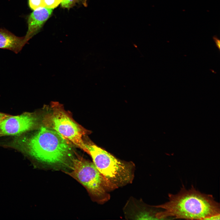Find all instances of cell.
Returning <instances> with one entry per match:
<instances>
[{"label": "cell", "instance_id": "4", "mask_svg": "<svg viewBox=\"0 0 220 220\" xmlns=\"http://www.w3.org/2000/svg\"><path fill=\"white\" fill-rule=\"evenodd\" d=\"M71 159V170L65 173L85 187L93 201L101 204L108 201L109 193L116 187L102 175L93 162L81 156Z\"/></svg>", "mask_w": 220, "mask_h": 220}, {"label": "cell", "instance_id": "2", "mask_svg": "<svg viewBox=\"0 0 220 220\" xmlns=\"http://www.w3.org/2000/svg\"><path fill=\"white\" fill-rule=\"evenodd\" d=\"M13 144L48 165H63L71 157V148L66 139L55 130L45 126L32 135L17 138Z\"/></svg>", "mask_w": 220, "mask_h": 220}, {"label": "cell", "instance_id": "3", "mask_svg": "<svg viewBox=\"0 0 220 220\" xmlns=\"http://www.w3.org/2000/svg\"><path fill=\"white\" fill-rule=\"evenodd\" d=\"M86 152L102 175L116 188L131 183L134 176L135 166L132 162L119 159L95 144H85Z\"/></svg>", "mask_w": 220, "mask_h": 220}, {"label": "cell", "instance_id": "13", "mask_svg": "<svg viewBox=\"0 0 220 220\" xmlns=\"http://www.w3.org/2000/svg\"><path fill=\"white\" fill-rule=\"evenodd\" d=\"M9 115L0 112V122Z\"/></svg>", "mask_w": 220, "mask_h": 220}, {"label": "cell", "instance_id": "10", "mask_svg": "<svg viewBox=\"0 0 220 220\" xmlns=\"http://www.w3.org/2000/svg\"><path fill=\"white\" fill-rule=\"evenodd\" d=\"M62 0H44L45 7L53 9L56 7Z\"/></svg>", "mask_w": 220, "mask_h": 220}, {"label": "cell", "instance_id": "12", "mask_svg": "<svg viewBox=\"0 0 220 220\" xmlns=\"http://www.w3.org/2000/svg\"><path fill=\"white\" fill-rule=\"evenodd\" d=\"M212 38L214 41L216 46L218 48L219 51H220V40L219 39L216 35L214 36Z\"/></svg>", "mask_w": 220, "mask_h": 220}, {"label": "cell", "instance_id": "7", "mask_svg": "<svg viewBox=\"0 0 220 220\" xmlns=\"http://www.w3.org/2000/svg\"><path fill=\"white\" fill-rule=\"evenodd\" d=\"M52 12V9L43 7L34 10L30 14L28 20V30L24 36L26 44L39 31Z\"/></svg>", "mask_w": 220, "mask_h": 220}, {"label": "cell", "instance_id": "11", "mask_svg": "<svg viewBox=\"0 0 220 220\" xmlns=\"http://www.w3.org/2000/svg\"><path fill=\"white\" fill-rule=\"evenodd\" d=\"M82 0H62L61 2L62 6L64 8H69Z\"/></svg>", "mask_w": 220, "mask_h": 220}, {"label": "cell", "instance_id": "9", "mask_svg": "<svg viewBox=\"0 0 220 220\" xmlns=\"http://www.w3.org/2000/svg\"><path fill=\"white\" fill-rule=\"evenodd\" d=\"M28 3L30 8L34 10L45 7L44 0H28Z\"/></svg>", "mask_w": 220, "mask_h": 220}, {"label": "cell", "instance_id": "8", "mask_svg": "<svg viewBox=\"0 0 220 220\" xmlns=\"http://www.w3.org/2000/svg\"><path fill=\"white\" fill-rule=\"evenodd\" d=\"M25 44L24 37L17 36L6 30L0 29V49L8 50L17 53Z\"/></svg>", "mask_w": 220, "mask_h": 220}, {"label": "cell", "instance_id": "1", "mask_svg": "<svg viewBox=\"0 0 220 220\" xmlns=\"http://www.w3.org/2000/svg\"><path fill=\"white\" fill-rule=\"evenodd\" d=\"M169 201L153 206L163 211L157 213L156 219L168 217L188 219H209L220 215L219 204L210 195L203 193L193 187L189 190L184 187L176 194H169Z\"/></svg>", "mask_w": 220, "mask_h": 220}, {"label": "cell", "instance_id": "6", "mask_svg": "<svg viewBox=\"0 0 220 220\" xmlns=\"http://www.w3.org/2000/svg\"><path fill=\"white\" fill-rule=\"evenodd\" d=\"M39 119L34 113L26 112L21 115H9L0 122V137L21 134L38 127Z\"/></svg>", "mask_w": 220, "mask_h": 220}, {"label": "cell", "instance_id": "5", "mask_svg": "<svg viewBox=\"0 0 220 220\" xmlns=\"http://www.w3.org/2000/svg\"><path fill=\"white\" fill-rule=\"evenodd\" d=\"M51 108V111L44 118V126L55 130L86 152L85 144L82 139L85 130L72 119L61 105L54 103Z\"/></svg>", "mask_w": 220, "mask_h": 220}]
</instances>
